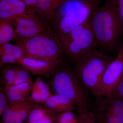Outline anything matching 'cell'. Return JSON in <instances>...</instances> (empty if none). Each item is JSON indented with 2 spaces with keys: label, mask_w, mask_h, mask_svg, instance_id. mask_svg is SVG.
Masks as SVG:
<instances>
[{
  "label": "cell",
  "mask_w": 123,
  "mask_h": 123,
  "mask_svg": "<svg viewBox=\"0 0 123 123\" xmlns=\"http://www.w3.org/2000/svg\"><path fill=\"white\" fill-rule=\"evenodd\" d=\"M37 103L30 96L21 102L16 111L15 123H24L31 111Z\"/></svg>",
  "instance_id": "18"
},
{
  "label": "cell",
  "mask_w": 123,
  "mask_h": 123,
  "mask_svg": "<svg viewBox=\"0 0 123 123\" xmlns=\"http://www.w3.org/2000/svg\"><path fill=\"white\" fill-rule=\"evenodd\" d=\"M67 61L66 59L50 61L23 56L18 60V64L22 65L31 74L49 79L62 65Z\"/></svg>",
  "instance_id": "9"
},
{
  "label": "cell",
  "mask_w": 123,
  "mask_h": 123,
  "mask_svg": "<svg viewBox=\"0 0 123 123\" xmlns=\"http://www.w3.org/2000/svg\"><path fill=\"white\" fill-rule=\"evenodd\" d=\"M57 123H79V121L73 111H68L61 113Z\"/></svg>",
  "instance_id": "26"
},
{
  "label": "cell",
  "mask_w": 123,
  "mask_h": 123,
  "mask_svg": "<svg viewBox=\"0 0 123 123\" xmlns=\"http://www.w3.org/2000/svg\"><path fill=\"white\" fill-rule=\"evenodd\" d=\"M60 39L66 60L74 65L96 49L90 18Z\"/></svg>",
  "instance_id": "5"
},
{
  "label": "cell",
  "mask_w": 123,
  "mask_h": 123,
  "mask_svg": "<svg viewBox=\"0 0 123 123\" xmlns=\"http://www.w3.org/2000/svg\"><path fill=\"white\" fill-rule=\"evenodd\" d=\"M23 56L22 49L17 43H7L0 46L1 68L7 65L18 63V60Z\"/></svg>",
  "instance_id": "14"
},
{
  "label": "cell",
  "mask_w": 123,
  "mask_h": 123,
  "mask_svg": "<svg viewBox=\"0 0 123 123\" xmlns=\"http://www.w3.org/2000/svg\"><path fill=\"white\" fill-rule=\"evenodd\" d=\"M15 43L22 49L25 57L50 61L66 59L60 40L49 28L44 33Z\"/></svg>",
  "instance_id": "3"
},
{
  "label": "cell",
  "mask_w": 123,
  "mask_h": 123,
  "mask_svg": "<svg viewBox=\"0 0 123 123\" xmlns=\"http://www.w3.org/2000/svg\"><path fill=\"white\" fill-rule=\"evenodd\" d=\"M48 84L43 80L42 77H38L33 82L31 96L33 101L43 104L52 95Z\"/></svg>",
  "instance_id": "16"
},
{
  "label": "cell",
  "mask_w": 123,
  "mask_h": 123,
  "mask_svg": "<svg viewBox=\"0 0 123 123\" xmlns=\"http://www.w3.org/2000/svg\"><path fill=\"white\" fill-rule=\"evenodd\" d=\"M98 0V2H99V3H100V2H101V0Z\"/></svg>",
  "instance_id": "31"
},
{
  "label": "cell",
  "mask_w": 123,
  "mask_h": 123,
  "mask_svg": "<svg viewBox=\"0 0 123 123\" xmlns=\"http://www.w3.org/2000/svg\"><path fill=\"white\" fill-rule=\"evenodd\" d=\"M111 56L103 54L96 49L84 56L74 67L77 75L90 93L99 96L102 77Z\"/></svg>",
  "instance_id": "4"
},
{
  "label": "cell",
  "mask_w": 123,
  "mask_h": 123,
  "mask_svg": "<svg viewBox=\"0 0 123 123\" xmlns=\"http://www.w3.org/2000/svg\"><path fill=\"white\" fill-rule=\"evenodd\" d=\"M79 123H97L91 110L78 109Z\"/></svg>",
  "instance_id": "24"
},
{
  "label": "cell",
  "mask_w": 123,
  "mask_h": 123,
  "mask_svg": "<svg viewBox=\"0 0 123 123\" xmlns=\"http://www.w3.org/2000/svg\"><path fill=\"white\" fill-rule=\"evenodd\" d=\"M43 105L50 110L59 113L78 110L74 101L58 94L52 95Z\"/></svg>",
  "instance_id": "15"
},
{
  "label": "cell",
  "mask_w": 123,
  "mask_h": 123,
  "mask_svg": "<svg viewBox=\"0 0 123 123\" xmlns=\"http://www.w3.org/2000/svg\"><path fill=\"white\" fill-rule=\"evenodd\" d=\"M4 86L0 81V116H1L8 105L9 102L6 95L5 94L4 88Z\"/></svg>",
  "instance_id": "27"
},
{
  "label": "cell",
  "mask_w": 123,
  "mask_h": 123,
  "mask_svg": "<svg viewBox=\"0 0 123 123\" xmlns=\"http://www.w3.org/2000/svg\"><path fill=\"white\" fill-rule=\"evenodd\" d=\"M21 102L9 104L1 116V123H15L16 111Z\"/></svg>",
  "instance_id": "22"
},
{
  "label": "cell",
  "mask_w": 123,
  "mask_h": 123,
  "mask_svg": "<svg viewBox=\"0 0 123 123\" xmlns=\"http://www.w3.org/2000/svg\"><path fill=\"white\" fill-rule=\"evenodd\" d=\"M105 97L111 109L123 123V99L113 96Z\"/></svg>",
  "instance_id": "21"
},
{
  "label": "cell",
  "mask_w": 123,
  "mask_h": 123,
  "mask_svg": "<svg viewBox=\"0 0 123 123\" xmlns=\"http://www.w3.org/2000/svg\"><path fill=\"white\" fill-rule=\"evenodd\" d=\"M123 77V40L116 57L110 62L104 73L98 97L111 96Z\"/></svg>",
  "instance_id": "7"
},
{
  "label": "cell",
  "mask_w": 123,
  "mask_h": 123,
  "mask_svg": "<svg viewBox=\"0 0 123 123\" xmlns=\"http://www.w3.org/2000/svg\"><path fill=\"white\" fill-rule=\"evenodd\" d=\"M66 0H52L54 10L56 12V10L59 9Z\"/></svg>",
  "instance_id": "29"
},
{
  "label": "cell",
  "mask_w": 123,
  "mask_h": 123,
  "mask_svg": "<svg viewBox=\"0 0 123 123\" xmlns=\"http://www.w3.org/2000/svg\"><path fill=\"white\" fill-rule=\"evenodd\" d=\"M111 96L123 99V77L116 90Z\"/></svg>",
  "instance_id": "28"
},
{
  "label": "cell",
  "mask_w": 123,
  "mask_h": 123,
  "mask_svg": "<svg viewBox=\"0 0 123 123\" xmlns=\"http://www.w3.org/2000/svg\"><path fill=\"white\" fill-rule=\"evenodd\" d=\"M110 1L123 27V0H110Z\"/></svg>",
  "instance_id": "25"
},
{
  "label": "cell",
  "mask_w": 123,
  "mask_h": 123,
  "mask_svg": "<svg viewBox=\"0 0 123 123\" xmlns=\"http://www.w3.org/2000/svg\"><path fill=\"white\" fill-rule=\"evenodd\" d=\"M60 114L37 103L24 123H57Z\"/></svg>",
  "instance_id": "12"
},
{
  "label": "cell",
  "mask_w": 123,
  "mask_h": 123,
  "mask_svg": "<svg viewBox=\"0 0 123 123\" xmlns=\"http://www.w3.org/2000/svg\"><path fill=\"white\" fill-rule=\"evenodd\" d=\"M9 20L15 27V36L13 40L15 42L44 33L49 29L47 24L39 17L32 18L17 17Z\"/></svg>",
  "instance_id": "8"
},
{
  "label": "cell",
  "mask_w": 123,
  "mask_h": 123,
  "mask_svg": "<svg viewBox=\"0 0 123 123\" xmlns=\"http://www.w3.org/2000/svg\"><path fill=\"white\" fill-rule=\"evenodd\" d=\"M97 0V2H98V4H99V2H98V0Z\"/></svg>",
  "instance_id": "32"
},
{
  "label": "cell",
  "mask_w": 123,
  "mask_h": 123,
  "mask_svg": "<svg viewBox=\"0 0 123 123\" xmlns=\"http://www.w3.org/2000/svg\"><path fill=\"white\" fill-rule=\"evenodd\" d=\"M96 8L95 6L91 5L78 11L56 14L53 20L48 24L49 28L60 39L89 19Z\"/></svg>",
  "instance_id": "6"
},
{
  "label": "cell",
  "mask_w": 123,
  "mask_h": 123,
  "mask_svg": "<svg viewBox=\"0 0 123 123\" xmlns=\"http://www.w3.org/2000/svg\"><path fill=\"white\" fill-rule=\"evenodd\" d=\"M64 62L49 79L48 85L53 94H58L74 101L78 109L91 110L93 103L90 92L84 85L74 68Z\"/></svg>",
  "instance_id": "2"
},
{
  "label": "cell",
  "mask_w": 123,
  "mask_h": 123,
  "mask_svg": "<svg viewBox=\"0 0 123 123\" xmlns=\"http://www.w3.org/2000/svg\"><path fill=\"white\" fill-rule=\"evenodd\" d=\"M37 15L33 9L22 0H0V20H9L17 17L34 18Z\"/></svg>",
  "instance_id": "10"
},
{
  "label": "cell",
  "mask_w": 123,
  "mask_h": 123,
  "mask_svg": "<svg viewBox=\"0 0 123 123\" xmlns=\"http://www.w3.org/2000/svg\"><path fill=\"white\" fill-rule=\"evenodd\" d=\"M33 82L31 79L22 84L4 86V91L9 103L21 102L29 97Z\"/></svg>",
  "instance_id": "13"
},
{
  "label": "cell",
  "mask_w": 123,
  "mask_h": 123,
  "mask_svg": "<svg viewBox=\"0 0 123 123\" xmlns=\"http://www.w3.org/2000/svg\"><path fill=\"white\" fill-rule=\"evenodd\" d=\"M32 8L40 19L47 24L53 20L55 15L52 0H38L36 4Z\"/></svg>",
  "instance_id": "17"
},
{
  "label": "cell",
  "mask_w": 123,
  "mask_h": 123,
  "mask_svg": "<svg viewBox=\"0 0 123 123\" xmlns=\"http://www.w3.org/2000/svg\"><path fill=\"white\" fill-rule=\"evenodd\" d=\"M26 4L31 8H33L36 4L38 0H22Z\"/></svg>",
  "instance_id": "30"
},
{
  "label": "cell",
  "mask_w": 123,
  "mask_h": 123,
  "mask_svg": "<svg viewBox=\"0 0 123 123\" xmlns=\"http://www.w3.org/2000/svg\"><path fill=\"white\" fill-rule=\"evenodd\" d=\"M18 65V63L7 65L1 68L0 81L5 86L12 85L15 79Z\"/></svg>",
  "instance_id": "20"
},
{
  "label": "cell",
  "mask_w": 123,
  "mask_h": 123,
  "mask_svg": "<svg viewBox=\"0 0 123 123\" xmlns=\"http://www.w3.org/2000/svg\"><path fill=\"white\" fill-rule=\"evenodd\" d=\"M10 20H0V46L13 40L15 30Z\"/></svg>",
  "instance_id": "19"
},
{
  "label": "cell",
  "mask_w": 123,
  "mask_h": 123,
  "mask_svg": "<svg viewBox=\"0 0 123 123\" xmlns=\"http://www.w3.org/2000/svg\"><path fill=\"white\" fill-rule=\"evenodd\" d=\"M95 48L111 56L118 52L123 40V27L110 0L97 7L90 18Z\"/></svg>",
  "instance_id": "1"
},
{
  "label": "cell",
  "mask_w": 123,
  "mask_h": 123,
  "mask_svg": "<svg viewBox=\"0 0 123 123\" xmlns=\"http://www.w3.org/2000/svg\"><path fill=\"white\" fill-rule=\"evenodd\" d=\"M30 74L28 70L19 64L15 79L11 86L22 84L32 79Z\"/></svg>",
  "instance_id": "23"
},
{
  "label": "cell",
  "mask_w": 123,
  "mask_h": 123,
  "mask_svg": "<svg viewBox=\"0 0 123 123\" xmlns=\"http://www.w3.org/2000/svg\"><path fill=\"white\" fill-rule=\"evenodd\" d=\"M91 111L97 123H121L110 108L106 97H96Z\"/></svg>",
  "instance_id": "11"
}]
</instances>
